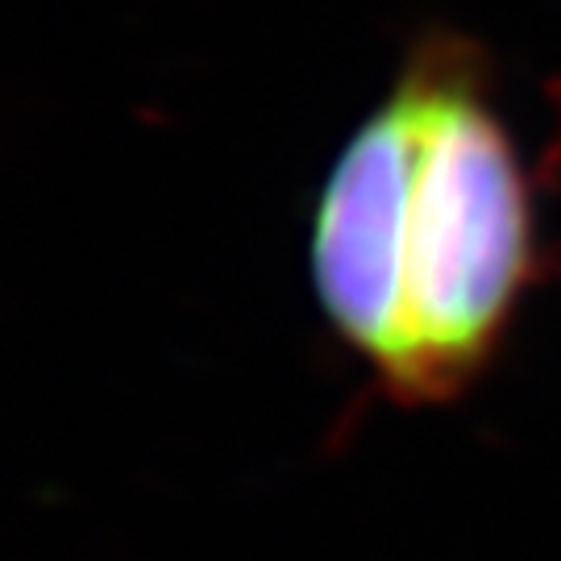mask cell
Returning <instances> with one entry per match:
<instances>
[{"instance_id": "6da1fadb", "label": "cell", "mask_w": 561, "mask_h": 561, "mask_svg": "<svg viewBox=\"0 0 561 561\" xmlns=\"http://www.w3.org/2000/svg\"><path fill=\"white\" fill-rule=\"evenodd\" d=\"M528 262L520 154L466 59L428 42L333 162L317 296L403 400H445L491 358Z\"/></svg>"}]
</instances>
